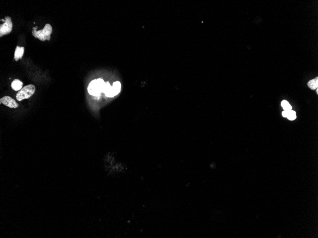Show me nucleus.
Segmentation results:
<instances>
[{
  "instance_id": "nucleus-8",
  "label": "nucleus",
  "mask_w": 318,
  "mask_h": 238,
  "mask_svg": "<svg viewBox=\"0 0 318 238\" xmlns=\"http://www.w3.org/2000/svg\"><path fill=\"white\" fill-rule=\"evenodd\" d=\"M23 83L19 79H14L11 84V87L15 91H19L22 89Z\"/></svg>"
},
{
  "instance_id": "nucleus-9",
  "label": "nucleus",
  "mask_w": 318,
  "mask_h": 238,
  "mask_svg": "<svg viewBox=\"0 0 318 238\" xmlns=\"http://www.w3.org/2000/svg\"><path fill=\"white\" fill-rule=\"evenodd\" d=\"M308 86L311 89H313V90L316 89L318 87V77L315 78L314 79H311L309 81L308 83Z\"/></svg>"
},
{
  "instance_id": "nucleus-5",
  "label": "nucleus",
  "mask_w": 318,
  "mask_h": 238,
  "mask_svg": "<svg viewBox=\"0 0 318 238\" xmlns=\"http://www.w3.org/2000/svg\"><path fill=\"white\" fill-rule=\"evenodd\" d=\"M0 102L11 109H16L19 105L14 99L9 96H5L0 99Z\"/></svg>"
},
{
  "instance_id": "nucleus-3",
  "label": "nucleus",
  "mask_w": 318,
  "mask_h": 238,
  "mask_svg": "<svg viewBox=\"0 0 318 238\" xmlns=\"http://www.w3.org/2000/svg\"><path fill=\"white\" fill-rule=\"evenodd\" d=\"M35 91V86L33 85L30 84L25 86L17 93L16 98L19 101L28 99L34 94Z\"/></svg>"
},
{
  "instance_id": "nucleus-1",
  "label": "nucleus",
  "mask_w": 318,
  "mask_h": 238,
  "mask_svg": "<svg viewBox=\"0 0 318 238\" xmlns=\"http://www.w3.org/2000/svg\"><path fill=\"white\" fill-rule=\"evenodd\" d=\"M105 82L102 78L94 79L91 82L88 86V93L94 96H98L103 91Z\"/></svg>"
},
{
  "instance_id": "nucleus-14",
  "label": "nucleus",
  "mask_w": 318,
  "mask_h": 238,
  "mask_svg": "<svg viewBox=\"0 0 318 238\" xmlns=\"http://www.w3.org/2000/svg\"><path fill=\"white\" fill-rule=\"evenodd\" d=\"M316 92H317V93L318 94V88H317V89H316Z\"/></svg>"
},
{
  "instance_id": "nucleus-4",
  "label": "nucleus",
  "mask_w": 318,
  "mask_h": 238,
  "mask_svg": "<svg viewBox=\"0 0 318 238\" xmlns=\"http://www.w3.org/2000/svg\"><path fill=\"white\" fill-rule=\"evenodd\" d=\"M4 23L0 25V37L7 35L11 33L13 30V22L11 18L7 16L4 21Z\"/></svg>"
},
{
  "instance_id": "nucleus-13",
  "label": "nucleus",
  "mask_w": 318,
  "mask_h": 238,
  "mask_svg": "<svg viewBox=\"0 0 318 238\" xmlns=\"http://www.w3.org/2000/svg\"><path fill=\"white\" fill-rule=\"evenodd\" d=\"M289 111H283L282 113V115L284 118H287L288 117V114H289Z\"/></svg>"
},
{
  "instance_id": "nucleus-2",
  "label": "nucleus",
  "mask_w": 318,
  "mask_h": 238,
  "mask_svg": "<svg viewBox=\"0 0 318 238\" xmlns=\"http://www.w3.org/2000/svg\"><path fill=\"white\" fill-rule=\"evenodd\" d=\"M37 27H33L32 33L34 37L41 41H49L53 33V28L50 24H46L43 29L37 30Z\"/></svg>"
},
{
  "instance_id": "nucleus-6",
  "label": "nucleus",
  "mask_w": 318,
  "mask_h": 238,
  "mask_svg": "<svg viewBox=\"0 0 318 238\" xmlns=\"http://www.w3.org/2000/svg\"><path fill=\"white\" fill-rule=\"evenodd\" d=\"M103 92L106 97H109V98H113V97L115 96L114 92L113 87L110 85V83L108 82H107L105 84Z\"/></svg>"
},
{
  "instance_id": "nucleus-12",
  "label": "nucleus",
  "mask_w": 318,
  "mask_h": 238,
  "mask_svg": "<svg viewBox=\"0 0 318 238\" xmlns=\"http://www.w3.org/2000/svg\"><path fill=\"white\" fill-rule=\"evenodd\" d=\"M296 118L297 117H296V112L292 110L289 111L288 117H287V118H288L289 120H294L296 119Z\"/></svg>"
},
{
  "instance_id": "nucleus-11",
  "label": "nucleus",
  "mask_w": 318,
  "mask_h": 238,
  "mask_svg": "<svg viewBox=\"0 0 318 238\" xmlns=\"http://www.w3.org/2000/svg\"><path fill=\"white\" fill-rule=\"evenodd\" d=\"M281 106L284 111H290L292 110V106H291L290 103L285 100H284L282 102Z\"/></svg>"
},
{
  "instance_id": "nucleus-10",
  "label": "nucleus",
  "mask_w": 318,
  "mask_h": 238,
  "mask_svg": "<svg viewBox=\"0 0 318 238\" xmlns=\"http://www.w3.org/2000/svg\"><path fill=\"white\" fill-rule=\"evenodd\" d=\"M121 86H122L121 84H120L119 81H116L114 82L112 87H113L114 92L115 96L117 95L120 92Z\"/></svg>"
},
{
  "instance_id": "nucleus-7",
  "label": "nucleus",
  "mask_w": 318,
  "mask_h": 238,
  "mask_svg": "<svg viewBox=\"0 0 318 238\" xmlns=\"http://www.w3.org/2000/svg\"><path fill=\"white\" fill-rule=\"evenodd\" d=\"M24 52H25L24 47H19L17 46L15 49V52H14V58L15 61H18L20 59H21L24 56Z\"/></svg>"
}]
</instances>
